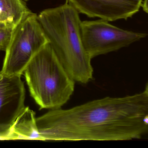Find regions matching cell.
<instances>
[{
    "instance_id": "5b68a950",
    "label": "cell",
    "mask_w": 148,
    "mask_h": 148,
    "mask_svg": "<svg viewBox=\"0 0 148 148\" xmlns=\"http://www.w3.org/2000/svg\"><path fill=\"white\" fill-rule=\"evenodd\" d=\"M81 31L85 50L92 59L127 47L148 35L122 29L102 19L82 22Z\"/></svg>"
},
{
    "instance_id": "ba28073f",
    "label": "cell",
    "mask_w": 148,
    "mask_h": 148,
    "mask_svg": "<svg viewBox=\"0 0 148 148\" xmlns=\"http://www.w3.org/2000/svg\"><path fill=\"white\" fill-rule=\"evenodd\" d=\"M40 140L36 124L35 114L29 108H25L16 118L3 140Z\"/></svg>"
},
{
    "instance_id": "3957f363",
    "label": "cell",
    "mask_w": 148,
    "mask_h": 148,
    "mask_svg": "<svg viewBox=\"0 0 148 148\" xmlns=\"http://www.w3.org/2000/svg\"><path fill=\"white\" fill-rule=\"evenodd\" d=\"M23 74L30 95L40 109L61 108L73 93L75 82L49 43L33 56Z\"/></svg>"
},
{
    "instance_id": "7a4b0ae2",
    "label": "cell",
    "mask_w": 148,
    "mask_h": 148,
    "mask_svg": "<svg viewBox=\"0 0 148 148\" xmlns=\"http://www.w3.org/2000/svg\"><path fill=\"white\" fill-rule=\"evenodd\" d=\"M77 10L69 3L47 9L38 20L53 50L74 81L86 84L93 78L92 58L85 50Z\"/></svg>"
},
{
    "instance_id": "8992f818",
    "label": "cell",
    "mask_w": 148,
    "mask_h": 148,
    "mask_svg": "<svg viewBox=\"0 0 148 148\" xmlns=\"http://www.w3.org/2000/svg\"><path fill=\"white\" fill-rule=\"evenodd\" d=\"M25 89L20 76L0 71V140L25 108Z\"/></svg>"
},
{
    "instance_id": "4fadbf2b",
    "label": "cell",
    "mask_w": 148,
    "mask_h": 148,
    "mask_svg": "<svg viewBox=\"0 0 148 148\" xmlns=\"http://www.w3.org/2000/svg\"><path fill=\"white\" fill-rule=\"evenodd\" d=\"M25 1H27V0H25Z\"/></svg>"
},
{
    "instance_id": "8fae6325",
    "label": "cell",
    "mask_w": 148,
    "mask_h": 148,
    "mask_svg": "<svg viewBox=\"0 0 148 148\" xmlns=\"http://www.w3.org/2000/svg\"><path fill=\"white\" fill-rule=\"evenodd\" d=\"M142 7L143 11L148 14V0H144L143 1Z\"/></svg>"
},
{
    "instance_id": "277c9868",
    "label": "cell",
    "mask_w": 148,
    "mask_h": 148,
    "mask_svg": "<svg viewBox=\"0 0 148 148\" xmlns=\"http://www.w3.org/2000/svg\"><path fill=\"white\" fill-rule=\"evenodd\" d=\"M48 43L38 15L32 12L13 29L1 72L21 76L33 56Z\"/></svg>"
},
{
    "instance_id": "52a82bcc",
    "label": "cell",
    "mask_w": 148,
    "mask_h": 148,
    "mask_svg": "<svg viewBox=\"0 0 148 148\" xmlns=\"http://www.w3.org/2000/svg\"><path fill=\"white\" fill-rule=\"evenodd\" d=\"M143 0H66L78 13L107 21L127 20L139 12Z\"/></svg>"
},
{
    "instance_id": "7c38bea8",
    "label": "cell",
    "mask_w": 148,
    "mask_h": 148,
    "mask_svg": "<svg viewBox=\"0 0 148 148\" xmlns=\"http://www.w3.org/2000/svg\"><path fill=\"white\" fill-rule=\"evenodd\" d=\"M145 93L147 94L148 95V82L147 83V85H146V87H145V89L144 91Z\"/></svg>"
},
{
    "instance_id": "6da1fadb",
    "label": "cell",
    "mask_w": 148,
    "mask_h": 148,
    "mask_svg": "<svg viewBox=\"0 0 148 148\" xmlns=\"http://www.w3.org/2000/svg\"><path fill=\"white\" fill-rule=\"evenodd\" d=\"M145 92L106 97L69 109H52L36 118L40 141H123L148 134Z\"/></svg>"
},
{
    "instance_id": "30bf717a",
    "label": "cell",
    "mask_w": 148,
    "mask_h": 148,
    "mask_svg": "<svg viewBox=\"0 0 148 148\" xmlns=\"http://www.w3.org/2000/svg\"><path fill=\"white\" fill-rule=\"evenodd\" d=\"M13 28L0 24V51H5L12 35Z\"/></svg>"
},
{
    "instance_id": "9c48e42d",
    "label": "cell",
    "mask_w": 148,
    "mask_h": 148,
    "mask_svg": "<svg viewBox=\"0 0 148 148\" xmlns=\"http://www.w3.org/2000/svg\"><path fill=\"white\" fill-rule=\"evenodd\" d=\"M31 13L23 0H0V24L14 28Z\"/></svg>"
}]
</instances>
